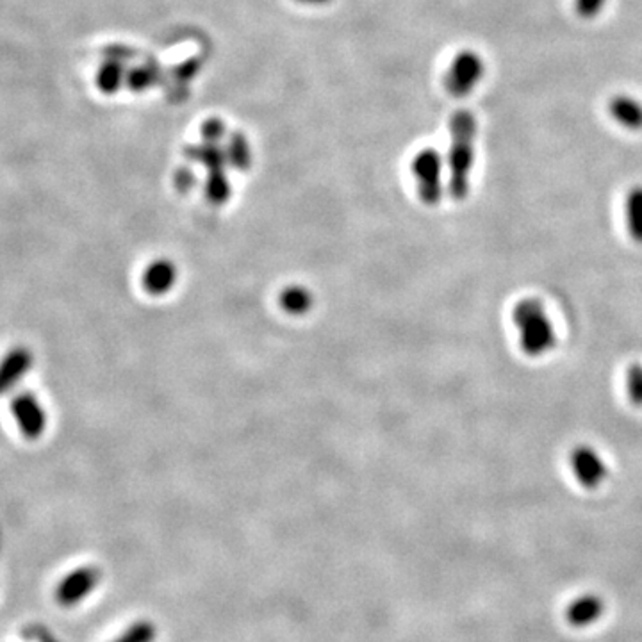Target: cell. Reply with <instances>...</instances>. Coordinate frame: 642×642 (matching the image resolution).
<instances>
[{"label":"cell","mask_w":642,"mask_h":642,"mask_svg":"<svg viewBox=\"0 0 642 642\" xmlns=\"http://www.w3.org/2000/svg\"><path fill=\"white\" fill-rule=\"evenodd\" d=\"M449 192L455 198H464L469 190V173L475 161L477 120L469 111H457L449 122Z\"/></svg>","instance_id":"6da1fadb"},{"label":"cell","mask_w":642,"mask_h":642,"mask_svg":"<svg viewBox=\"0 0 642 642\" xmlns=\"http://www.w3.org/2000/svg\"><path fill=\"white\" fill-rule=\"evenodd\" d=\"M512 321L519 334L525 355L539 359L557 346V332L539 298H523L512 311Z\"/></svg>","instance_id":"7a4b0ae2"},{"label":"cell","mask_w":642,"mask_h":642,"mask_svg":"<svg viewBox=\"0 0 642 642\" xmlns=\"http://www.w3.org/2000/svg\"><path fill=\"white\" fill-rule=\"evenodd\" d=\"M484 75V61L479 54L471 50H464L455 55L448 74H446V90L453 97H466L477 86V83Z\"/></svg>","instance_id":"3957f363"},{"label":"cell","mask_w":642,"mask_h":642,"mask_svg":"<svg viewBox=\"0 0 642 642\" xmlns=\"http://www.w3.org/2000/svg\"><path fill=\"white\" fill-rule=\"evenodd\" d=\"M11 414L22 432L29 441H36L45 434L47 429V412L40 400L33 393H20L9 403Z\"/></svg>","instance_id":"277c9868"},{"label":"cell","mask_w":642,"mask_h":642,"mask_svg":"<svg viewBox=\"0 0 642 642\" xmlns=\"http://www.w3.org/2000/svg\"><path fill=\"white\" fill-rule=\"evenodd\" d=\"M569 464L578 484L589 491L601 488V484L608 475V468L603 457L594 449L593 446H577L569 453Z\"/></svg>","instance_id":"5b68a950"},{"label":"cell","mask_w":642,"mask_h":642,"mask_svg":"<svg viewBox=\"0 0 642 642\" xmlns=\"http://www.w3.org/2000/svg\"><path fill=\"white\" fill-rule=\"evenodd\" d=\"M100 580V571L97 568L84 566L77 568L70 575H66L57 586L55 598L63 607H74L81 603L86 596L94 593Z\"/></svg>","instance_id":"8992f818"},{"label":"cell","mask_w":642,"mask_h":642,"mask_svg":"<svg viewBox=\"0 0 642 642\" xmlns=\"http://www.w3.org/2000/svg\"><path fill=\"white\" fill-rule=\"evenodd\" d=\"M425 202L436 203L441 197V157L436 150L421 152L412 164Z\"/></svg>","instance_id":"52a82bcc"},{"label":"cell","mask_w":642,"mask_h":642,"mask_svg":"<svg viewBox=\"0 0 642 642\" xmlns=\"http://www.w3.org/2000/svg\"><path fill=\"white\" fill-rule=\"evenodd\" d=\"M33 351L25 346L11 348L0 359V396L9 393L33 368Z\"/></svg>","instance_id":"ba28073f"},{"label":"cell","mask_w":642,"mask_h":642,"mask_svg":"<svg viewBox=\"0 0 642 642\" xmlns=\"http://www.w3.org/2000/svg\"><path fill=\"white\" fill-rule=\"evenodd\" d=\"M610 116L628 131L642 129V104L627 95H617L608 102Z\"/></svg>","instance_id":"9c48e42d"},{"label":"cell","mask_w":642,"mask_h":642,"mask_svg":"<svg viewBox=\"0 0 642 642\" xmlns=\"http://www.w3.org/2000/svg\"><path fill=\"white\" fill-rule=\"evenodd\" d=\"M603 614V601L598 596H582L569 605L566 617L573 627H588Z\"/></svg>","instance_id":"30bf717a"},{"label":"cell","mask_w":642,"mask_h":642,"mask_svg":"<svg viewBox=\"0 0 642 642\" xmlns=\"http://www.w3.org/2000/svg\"><path fill=\"white\" fill-rule=\"evenodd\" d=\"M625 222L628 236L642 245V186L632 188L625 198Z\"/></svg>","instance_id":"8fae6325"},{"label":"cell","mask_w":642,"mask_h":642,"mask_svg":"<svg viewBox=\"0 0 642 642\" xmlns=\"http://www.w3.org/2000/svg\"><path fill=\"white\" fill-rule=\"evenodd\" d=\"M172 277H173V270L168 264L155 262L147 270L143 282L150 293H163L170 286Z\"/></svg>","instance_id":"7c38bea8"},{"label":"cell","mask_w":642,"mask_h":642,"mask_svg":"<svg viewBox=\"0 0 642 642\" xmlns=\"http://www.w3.org/2000/svg\"><path fill=\"white\" fill-rule=\"evenodd\" d=\"M122 83V68L118 63H107L100 68L97 84L104 94H113Z\"/></svg>","instance_id":"4fadbf2b"},{"label":"cell","mask_w":642,"mask_h":642,"mask_svg":"<svg viewBox=\"0 0 642 642\" xmlns=\"http://www.w3.org/2000/svg\"><path fill=\"white\" fill-rule=\"evenodd\" d=\"M627 395L632 405L642 407V364H632L627 370Z\"/></svg>","instance_id":"5bb4252c"},{"label":"cell","mask_w":642,"mask_h":642,"mask_svg":"<svg viewBox=\"0 0 642 642\" xmlns=\"http://www.w3.org/2000/svg\"><path fill=\"white\" fill-rule=\"evenodd\" d=\"M153 639H155V627L149 621H140L134 623L114 642H153Z\"/></svg>","instance_id":"9a60e30c"},{"label":"cell","mask_w":642,"mask_h":642,"mask_svg":"<svg viewBox=\"0 0 642 642\" xmlns=\"http://www.w3.org/2000/svg\"><path fill=\"white\" fill-rule=\"evenodd\" d=\"M607 0H575V9L582 18H594Z\"/></svg>","instance_id":"2e32d148"},{"label":"cell","mask_w":642,"mask_h":642,"mask_svg":"<svg viewBox=\"0 0 642 642\" xmlns=\"http://www.w3.org/2000/svg\"><path fill=\"white\" fill-rule=\"evenodd\" d=\"M303 2H325V0H303Z\"/></svg>","instance_id":"e0dca14e"}]
</instances>
